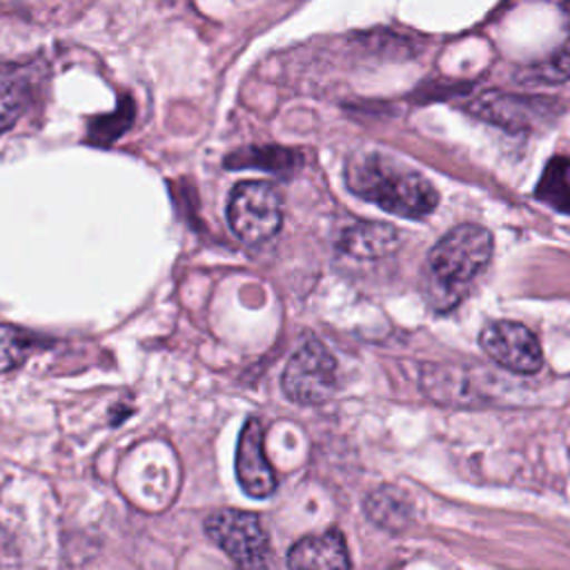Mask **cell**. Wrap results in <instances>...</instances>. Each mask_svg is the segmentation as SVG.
<instances>
[{
    "instance_id": "obj_1",
    "label": "cell",
    "mask_w": 570,
    "mask_h": 570,
    "mask_svg": "<svg viewBox=\"0 0 570 570\" xmlns=\"http://www.w3.org/2000/svg\"><path fill=\"white\" fill-rule=\"evenodd\" d=\"M345 185L356 196L403 218L428 216L439 205V194L423 174L379 151L350 158Z\"/></svg>"
},
{
    "instance_id": "obj_8",
    "label": "cell",
    "mask_w": 570,
    "mask_h": 570,
    "mask_svg": "<svg viewBox=\"0 0 570 570\" xmlns=\"http://www.w3.org/2000/svg\"><path fill=\"white\" fill-rule=\"evenodd\" d=\"M472 109L497 125L503 127H530L543 116L550 114V105L539 98H523V96H503V94H488L479 98Z\"/></svg>"
},
{
    "instance_id": "obj_6",
    "label": "cell",
    "mask_w": 570,
    "mask_h": 570,
    "mask_svg": "<svg viewBox=\"0 0 570 570\" xmlns=\"http://www.w3.org/2000/svg\"><path fill=\"white\" fill-rule=\"evenodd\" d=\"M483 352L501 367L517 374H537L543 365V354L537 336L521 323L497 321L479 334Z\"/></svg>"
},
{
    "instance_id": "obj_5",
    "label": "cell",
    "mask_w": 570,
    "mask_h": 570,
    "mask_svg": "<svg viewBox=\"0 0 570 570\" xmlns=\"http://www.w3.org/2000/svg\"><path fill=\"white\" fill-rule=\"evenodd\" d=\"M336 361L318 341H307L283 372V392L301 405H318L336 392Z\"/></svg>"
},
{
    "instance_id": "obj_17",
    "label": "cell",
    "mask_w": 570,
    "mask_h": 570,
    "mask_svg": "<svg viewBox=\"0 0 570 570\" xmlns=\"http://www.w3.org/2000/svg\"><path fill=\"white\" fill-rule=\"evenodd\" d=\"M9 563H18V559H16V550L11 546L9 534L0 528V566H9Z\"/></svg>"
},
{
    "instance_id": "obj_2",
    "label": "cell",
    "mask_w": 570,
    "mask_h": 570,
    "mask_svg": "<svg viewBox=\"0 0 570 570\" xmlns=\"http://www.w3.org/2000/svg\"><path fill=\"white\" fill-rule=\"evenodd\" d=\"M492 256V234L474 223L448 232L428 254L430 283L441 292H456L468 285Z\"/></svg>"
},
{
    "instance_id": "obj_12",
    "label": "cell",
    "mask_w": 570,
    "mask_h": 570,
    "mask_svg": "<svg viewBox=\"0 0 570 570\" xmlns=\"http://www.w3.org/2000/svg\"><path fill=\"white\" fill-rule=\"evenodd\" d=\"M365 512L376 525L392 532H399L410 523V501L399 488L392 485L374 490L365 499Z\"/></svg>"
},
{
    "instance_id": "obj_16",
    "label": "cell",
    "mask_w": 570,
    "mask_h": 570,
    "mask_svg": "<svg viewBox=\"0 0 570 570\" xmlns=\"http://www.w3.org/2000/svg\"><path fill=\"white\" fill-rule=\"evenodd\" d=\"M563 16H566V27H568L566 40L546 62H541L539 67L532 69V76L541 82L570 80V0H563Z\"/></svg>"
},
{
    "instance_id": "obj_3",
    "label": "cell",
    "mask_w": 570,
    "mask_h": 570,
    "mask_svg": "<svg viewBox=\"0 0 570 570\" xmlns=\"http://www.w3.org/2000/svg\"><path fill=\"white\" fill-rule=\"evenodd\" d=\"M227 223L245 245H261L283 225V198L272 183L247 180L232 189Z\"/></svg>"
},
{
    "instance_id": "obj_9",
    "label": "cell",
    "mask_w": 570,
    "mask_h": 570,
    "mask_svg": "<svg viewBox=\"0 0 570 570\" xmlns=\"http://www.w3.org/2000/svg\"><path fill=\"white\" fill-rule=\"evenodd\" d=\"M289 568H350L345 539L338 530H327L316 537H305L287 552Z\"/></svg>"
},
{
    "instance_id": "obj_4",
    "label": "cell",
    "mask_w": 570,
    "mask_h": 570,
    "mask_svg": "<svg viewBox=\"0 0 570 570\" xmlns=\"http://www.w3.org/2000/svg\"><path fill=\"white\" fill-rule=\"evenodd\" d=\"M205 532L238 566L256 568L263 566L267 559L269 539L258 514L254 512H243L234 508L216 510L207 517Z\"/></svg>"
},
{
    "instance_id": "obj_13",
    "label": "cell",
    "mask_w": 570,
    "mask_h": 570,
    "mask_svg": "<svg viewBox=\"0 0 570 570\" xmlns=\"http://www.w3.org/2000/svg\"><path fill=\"white\" fill-rule=\"evenodd\" d=\"M534 196L552 209L570 214V158H550Z\"/></svg>"
},
{
    "instance_id": "obj_15",
    "label": "cell",
    "mask_w": 570,
    "mask_h": 570,
    "mask_svg": "<svg viewBox=\"0 0 570 570\" xmlns=\"http://www.w3.org/2000/svg\"><path fill=\"white\" fill-rule=\"evenodd\" d=\"M33 338L13 327V325H0V374L16 370L22 365L33 347Z\"/></svg>"
},
{
    "instance_id": "obj_7",
    "label": "cell",
    "mask_w": 570,
    "mask_h": 570,
    "mask_svg": "<svg viewBox=\"0 0 570 570\" xmlns=\"http://www.w3.org/2000/svg\"><path fill=\"white\" fill-rule=\"evenodd\" d=\"M236 476L245 494L267 499L276 490V474L263 450V428L256 419H247L236 448Z\"/></svg>"
},
{
    "instance_id": "obj_11",
    "label": "cell",
    "mask_w": 570,
    "mask_h": 570,
    "mask_svg": "<svg viewBox=\"0 0 570 570\" xmlns=\"http://www.w3.org/2000/svg\"><path fill=\"white\" fill-rule=\"evenodd\" d=\"M29 71L22 65L0 62V131L9 129L29 100Z\"/></svg>"
},
{
    "instance_id": "obj_10",
    "label": "cell",
    "mask_w": 570,
    "mask_h": 570,
    "mask_svg": "<svg viewBox=\"0 0 570 570\" xmlns=\"http://www.w3.org/2000/svg\"><path fill=\"white\" fill-rule=\"evenodd\" d=\"M401 243L396 227L379 220H361L341 234L338 247L354 258H381L392 254Z\"/></svg>"
},
{
    "instance_id": "obj_14",
    "label": "cell",
    "mask_w": 570,
    "mask_h": 570,
    "mask_svg": "<svg viewBox=\"0 0 570 570\" xmlns=\"http://www.w3.org/2000/svg\"><path fill=\"white\" fill-rule=\"evenodd\" d=\"M301 163V156L289 149L281 147H261V149H245L227 156V167H261L269 171H292Z\"/></svg>"
}]
</instances>
